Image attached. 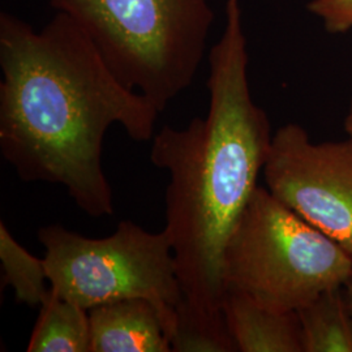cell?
Masks as SVG:
<instances>
[{"instance_id":"obj_1","label":"cell","mask_w":352,"mask_h":352,"mask_svg":"<svg viewBox=\"0 0 352 352\" xmlns=\"http://www.w3.org/2000/svg\"><path fill=\"white\" fill-rule=\"evenodd\" d=\"M0 153L26 183L60 184L90 217L113 215L103 171L107 131L154 138L160 111L113 75L91 39L62 12L41 30L0 13Z\"/></svg>"},{"instance_id":"obj_2","label":"cell","mask_w":352,"mask_h":352,"mask_svg":"<svg viewBox=\"0 0 352 352\" xmlns=\"http://www.w3.org/2000/svg\"><path fill=\"white\" fill-rule=\"evenodd\" d=\"M241 0H226L225 28L209 54V110L188 126H164L151 162L168 174L166 227L184 300L177 317L231 338L222 314L227 241L257 189L272 144L270 122L252 100ZM232 340V338H231Z\"/></svg>"},{"instance_id":"obj_3","label":"cell","mask_w":352,"mask_h":352,"mask_svg":"<svg viewBox=\"0 0 352 352\" xmlns=\"http://www.w3.org/2000/svg\"><path fill=\"white\" fill-rule=\"evenodd\" d=\"M72 17L126 88L162 113L201 64L214 11L209 0H49Z\"/></svg>"},{"instance_id":"obj_4","label":"cell","mask_w":352,"mask_h":352,"mask_svg":"<svg viewBox=\"0 0 352 352\" xmlns=\"http://www.w3.org/2000/svg\"><path fill=\"white\" fill-rule=\"evenodd\" d=\"M352 256L257 187L227 241L225 289H236L278 311H294L324 291L343 287Z\"/></svg>"},{"instance_id":"obj_5","label":"cell","mask_w":352,"mask_h":352,"mask_svg":"<svg viewBox=\"0 0 352 352\" xmlns=\"http://www.w3.org/2000/svg\"><path fill=\"white\" fill-rule=\"evenodd\" d=\"M38 239L45 248L54 295L88 311L123 299L149 300L173 340L184 298L173 243L164 228L151 232L123 221L113 235L93 239L62 225H49L39 228Z\"/></svg>"},{"instance_id":"obj_6","label":"cell","mask_w":352,"mask_h":352,"mask_svg":"<svg viewBox=\"0 0 352 352\" xmlns=\"http://www.w3.org/2000/svg\"><path fill=\"white\" fill-rule=\"evenodd\" d=\"M266 188L352 256V139L315 144L299 124L280 126L265 162Z\"/></svg>"},{"instance_id":"obj_7","label":"cell","mask_w":352,"mask_h":352,"mask_svg":"<svg viewBox=\"0 0 352 352\" xmlns=\"http://www.w3.org/2000/svg\"><path fill=\"white\" fill-rule=\"evenodd\" d=\"M91 352H173L164 318L145 299H123L89 309Z\"/></svg>"},{"instance_id":"obj_8","label":"cell","mask_w":352,"mask_h":352,"mask_svg":"<svg viewBox=\"0 0 352 352\" xmlns=\"http://www.w3.org/2000/svg\"><path fill=\"white\" fill-rule=\"evenodd\" d=\"M222 314L239 352H302L298 312L278 311L236 289H225Z\"/></svg>"},{"instance_id":"obj_9","label":"cell","mask_w":352,"mask_h":352,"mask_svg":"<svg viewBox=\"0 0 352 352\" xmlns=\"http://www.w3.org/2000/svg\"><path fill=\"white\" fill-rule=\"evenodd\" d=\"M298 316L302 352H352V317L343 287L324 291Z\"/></svg>"},{"instance_id":"obj_10","label":"cell","mask_w":352,"mask_h":352,"mask_svg":"<svg viewBox=\"0 0 352 352\" xmlns=\"http://www.w3.org/2000/svg\"><path fill=\"white\" fill-rule=\"evenodd\" d=\"M28 352H91L89 311L50 292L39 316Z\"/></svg>"},{"instance_id":"obj_11","label":"cell","mask_w":352,"mask_h":352,"mask_svg":"<svg viewBox=\"0 0 352 352\" xmlns=\"http://www.w3.org/2000/svg\"><path fill=\"white\" fill-rule=\"evenodd\" d=\"M0 261L1 282L13 289L16 302L41 308L51 292L45 258H38L26 251L3 221L0 222Z\"/></svg>"},{"instance_id":"obj_12","label":"cell","mask_w":352,"mask_h":352,"mask_svg":"<svg viewBox=\"0 0 352 352\" xmlns=\"http://www.w3.org/2000/svg\"><path fill=\"white\" fill-rule=\"evenodd\" d=\"M307 10L321 19L331 34H342L352 29V0H311Z\"/></svg>"},{"instance_id":"obj_13","label":"cell","mask_w":352,"mask_h":352,"mask_svg":"<svg viewBox=\"0 0 352 352\" xmlns=\"http://www.w3.org/2000/svg\"><path fill=\"white\" fill-rule=\"evenodd\" d=\"M343 289H344V296H346L347 307H349V311H350V315L352 317V273L350 278L347 279V282L344 283Z\"/></svg>"},{"instance_id":"obj_14","label":"cell","mask_w":352,"mask_h":352,"mask_svg":"<svg viewBox=\"0 0 352 352\" xmlns=\"http://www.w3.org/2000/svg\"><path fill=\"white\" fill-rule=\"evenodd\" d=\"M344 131H346L347 136L352 139V100L350 107H349V113H347L346 119H344Z\"/></svg>"}]
</instances>
